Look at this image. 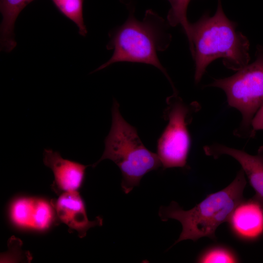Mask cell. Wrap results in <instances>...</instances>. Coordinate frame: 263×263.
Segmentation results:
<instances>
[{
    "instance_id": "10",
    "label": "cell",
    "mask_w": 263,
    "mask_h": 263,
    "mask_svg": "<svg viewBox=\"0 0 263 263\" xmlns=\"http://www.w3.org/2000/svg\"><path fill=\"white\" fill-rule=\"evenodd\" d=\"M228 222L239 234L255 237L263 229V212L250 199L244 200L235 208Z\"/></svg>"
},
{
    "instance_id": "13",
    "label": "cell",
    "mask_w": 263,
    "mask_h": 263,
    "mask_svg": "<svg viewBox=\"0 0 263 263\" xmlns=\"http://www.w3.org/2000/svg\"><path fill=\"white\" fill-rule=\"evenodd\" d=\"M56 8L77 26L79 34L85 37L87 31L83 16L84 0H52Z\"/></svg>"
},
{
    "instance_id": "5",
    "label": "cell",
    "mask_w": 263,
    "mask_h": 263,
    "mask_svg": "<svg viewBox=\"0 0 263 263\" xmlns=\"http://www.w3.org/2000/svg\"><path fill=\"white\" fill-rule=\"evenodd\" d=\"M256 59L251 64L237 71L234 75L215 79L206 87L221 89L225 93L228 104L242 115L235 135L242 138L253 137L251 123L263 104V47L258 45Z\"/></svg>"
},
{
    "instance_id": "15",
    "label": "cell",
    "mask_w": 263,
    "mask_h": 263,
    "mask_svg": "<svg viewBox=\"0 0 263 263\" xmlns=\"http://www.w3.org/2000/svg\"><path fill=\"white\" fill-rule=\"evenodd\" d=\"M199 263H236V258L229 250L222 247H215L207 251L199 259Z\"/></svg>"
},
{
    "instance_id": "6",
    "label": "cell",
    "mask_w": 263,
    "mask_h": 263,
    "mask_svg": "<svg viewBox=\"0 0 263 263\" xmlns=\"http://www.w3.org/2000/svg\"><path fill=\"white\" fill-rule=\"evenodd\" d=\"M164 116L168 122L157 144V154L164 169L185 168L191 145L188 126L201 109L197 101L188 104L178 93L167 98Z\"/></svg>"
},
{
    "instance_id": "11",
    "label": "cell",
    "mask_w": 263,
    "mask_h": 263,
    "mask_svg": "<svg viewBox=\"0 0 263 263\" xmlns=\"http://www.w3.org/2000/svg\"><path fill=\"white\" fill-rule=\"evenodd\" d=\"M34 0H0L2 16L0 24V50L10 52L16 46L14 29L15 21L23 9Z\"/></svg>"
},
{
    "instance_id": "14",
    "label": "cell",
    "mask_w": 263,
    "mask_h": 263,
    "mask_svg": "<svg viewBox=\"0 0 263 263\" xmlns=\"http://www.w3.org/2000/svg\"><path fill=\"white\" fill-rule=\"evenodd\" d=\"M170 8L167 16L168 22L170 26L181 25L187 38L189 35V22L187 19L188 6L191 0H168Z\"/></svg>"
},
{
    "instance_id": "4",
    "label": "cell",
    "mask_w": 263,
    "mask_h": 263,
    "mask_svg": "<svg viewBox=\"0 0 263 263\" xmlns=\"http://www.w3.org/2000/svg\"><path fill=\"white\" fill-rule=\"evenodd\" d=\"M112 112V126L105 139L103 153L93 166L105 159L113 161L121 171L122 190L128 194L146 174L162 165L157 154L146 148L136 129L123 117L116 100H113Z\"/></svg>"
},
{
    "instance_id": "3",
    "label": "cell",
    "mask_w": 263,
    "mask_h": 263,
    "mask_svg": "<svg viewBox=\"0 0 263 263\" xmlns=\"http://www.w3.org/2000/svg\"><path fill=\"white\" fill-rule=\"evenodd\" d=\"M246 183L242 169L226 188L209 194L189 210H184L175 201L167 207H161L158 214L163 221L173 219L182 225V232L174 244L185 240L196 241L203 237L216 240L218 227L229 222L235 208L244 200L243 193Z\"/></svg>"
},
{
    "instance_id": "9",
    "label": "cell",
    "mask_w": 263,
    "mask_h": 263,
    "mask_svg": "<svg viewBox=\"0 0 263 263\" xmlns=\"http://www.w3.org/2000/svg\"><path fill=\"white\" fill-rule=\"evenodd\" d=\"M43 163L53 172L54 181L51 185L56 193L77 191L84 181L86 168L77 162L62 158L60 154L51 149H45Z\"/></svg>"
},
{
    "instance_id": "1",
    "label": "cell",
    "mask_w": 263,
    "mask_h": 263,
    "mask_svg": "<svg viewBox=\"0 0 263 263\" xmlns=\"http://www.w3.org/2000/svg\"><path fill=\"white\" fill-rule=\"evenodd\" d=\"M236 27L237 23L225 15L221 0L213 16L206 14L189 23L188 38L195 61L196 83L200 82L207 67L217 58H223L225 67L233 71L248 64L249 42Z\"/></svg>"
},
{
    "instance_id": "8",
    "label": "cell",
    "mask_w": 263,
    "mask_h": 263,
    "mask_svg": "<svg viewBox=\"0 0 263 263\" xmlns=\"http://www.w3.org/2000/svg\"><path fill=\"white\" fill-rule=\"evenodd\" d=\"M52 203L56 218L69 230L76 231L80 238L84 237L91 227L102 225L103 219L99 216L94 221L89 220L83 200L77 191L63 192Z\"/></svg>"
},
{
    "instance_id": "16",
    "label": "cell",
    "mask_w": 263,
    "mask_h": 263,
    "mask_svg": "<svg viewBox=\"0 0 263 263\" xmlns=\"http://www.w3.org/2000/svg\"><path fill=\"white\" fill-rule=\"evenodd\" d=\"M251 129L253 137L255 135L256 132L263 131V104L252 120Z\"/></svg>"
},
{
    "instance_id": "12",
    "label": "cell",
    "mask_w": 263,
    "mask_h": 263,
    "mask_svg": "<svg viewBox=\"0 0 263 263\" xmlns=\"http://www.w3.org/2000/svg\"><path fill=\"white\" fill-rule=\"evenodd\" d=\"M37 198L21 197L14 200L10 208L13 224L20 228L33 229L36 214Z\"/></svg>"
},
{
    "instance_id": "7",
    "label": "cell",
    "mask_w": 263,
    "mask_h": 263,
    "mask_svg": "<svg viewBox=\"0 0 263 263\" xmlns=\"http://www.w3.org/2000/svg\"><path fill=\"white\" fill-rule=\"evenodd\" d=\"M203 149L207 156L217 159L222 155H226L239 163L255 191V195L250 199L263 212V146L259 148L255 155L219 143L206 145Z\"/></svg>"
},
{
    "instance_id": "2",
    "label": "cell",
    "mask_w": 263,
    "mask_h": 263,
    "mask_svg": "<svg viewBox=\"0 0 263 263\" xmlns=\"http://www.w3.org/2000/svg\"><path fill=\"white\" fill-rule=\"evenodd\" d=\"M123 2L129 10V16L122 25L110 33L107 48L113 49V54L94 72L118 62L150 64L159 69L170 82L173 92L177 91L157 54L158 51L166 50L171 41L168 21L151 9L146 10L143 19L138 20L134 16L133 3L128 0H123Z\"/></svg>"
}]
</instances>
